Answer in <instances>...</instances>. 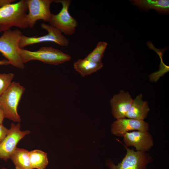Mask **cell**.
Here are the masks:
<instances>
[{
  "mask_svg": "<svg viewBox=\"0 0 169 169\" xmlns=\"http://www.w3.org/2000/svg\"><path fill=\"white\" fill-rule=\"evenodd\" d=\"M28 11L26 0L0 8V33L10 29L13 27L22 29L28 27L26 18Z\"/></svg>",
  "mask_w": 169,
  "mask_h": 169,
  "instance_id": "6da1fadb",
  "label": "cell"
},
{
  "mask_svg": "<svg viewBox=\"0 0 169 169\" xmlns=\"http://www.w3.org/2000/svg\"><path fill=\"white\" fill-rule=\"evenodd\" d=\"M19 29H9L0 36V52L9 64L22 69L25 66L19 53V43L23 35Z\"/></svg>",
  "mask_w": 169,
  "mask_h": 169,
  "instance_id": "7a4b0ae2",
  "label": "cell"
},
{
  "mask_svg": "<svg viewBox=\"0 0 169 169\" xmlns=\"http://www.w3.org/2000/svg\"><path fill=\"white\" fill-rule=\"evenodd\" d=\"M19 53L24 64L31 60H37L49 64L58 65L71 59L69 55L51 46L43 47L36 51L20 48Z\"/></svg>",
  "mask_w": 169,
  "mask_h": 169,
  "instance_id": "3957f363",
  "label": "cell"
},
{
  "mask_svg": "<svg viewBox=\"0 0 169 169\" xmlns=\"http://www.w3.org/2000/svg\"><path fill=\"white\" fill-rule=\"evenodd\" d=\"M25 90L19 83L13 82L0 96V107L3 111L5 118L15 122L21 121L17 108Z\"/></svg>",
  "mask_w": 169,
  "mask_h": 169,
  "instance_id": "277c9868",
  "label": "cell"
},
{
  "mask_svg": "<svg viewBox=\"0 0 169 169\" xmlns=\"http://www.w3.org/2000/svg\"><path fill=\"white\" fill-rule=\"evenodd\" d=\"M124 146L126 152L120 162L115 165L111 160L107 161L106 165L110 169H146L148 165L153 161L149 153L135 151Z\"/></svg>",
  "mask_w": 169,
  "mask_h": 169,
  "instance_id": "5b68a950",
  "label": "cell"
},
{
  "mask_svg": "<svg viewBox=\"0 0 169 169\" xmlns=\"http://www.w3.org/2000/svg\"><path fill=\"white\" fill-rule=\"evenodd\" d=\"M54 2L61 3L62 8L58 14H52L49 22V24L66 35H73L75 32L78 23L77 20L70 14L69 12L71 1L70 0H55Z\"/></svg>",
  "mask_w": 169,
  "mask_h": 169,
  "instance_id": "8992f818",
  "label": "cell"
},
{
  "mask_svg": "<svg viewBox=\"0 0 169 169\" xmlns=\"http://www.w3.org/2000/svg\"><path fill=\"white\" fill-rule=\"evenodd\" d=\"M41 27L48 32L47 34L40 36L31 37L23 35L19 42V48L23 49L30 45L44 42H54L63 47H67L69 45V40L56 28L44 23L41 24Z\"/></svg>",
  "mask_w": 169,
  "mask_h": 169,
  "instance_id": "52a82bcc",
  "label": "cell"
},
{
  "mask_svg": "<svg viewBox=\"0 0 169 169\" xmlns=\"http://www.w3.org/2000/svg\"><path fill=\"white\" fill-rule=\"evenodd\" d=\"M28 12L26 18L28 27L33 28L38 20L49 23L52 13L50 10L54 0H26Z\"/></svg>",
  "mask_w": 169,
  "mask_h": 169,
  "instance_id": "ba28073f",
  "label": "cell"
},
{
  "mask_svg": "<svg viewBox=\"0 0 169 169\" xmlns=\"http://www.w3.org/2000/svg\"><path fill=\"white\" fill-rule=\"evenodd\" d=\"M20 124L12 123L9 132L0 144V159L7 161L17 148L19 141L30 133L28 130L21 131Z\"/></svg>",
  "mask_w": 169,
  "mask_h": 169,
  "instance_id": "9c48e42d",
  "label": "cell"
},
{
  "mask_svg": "<svg viewBox=\"0 0 169 169\" xmlns=\"http://www.w3.org/2000/svg\"><path fill=\"white\" fill-rule=\"evenodd\" d=\"M125 146H134L137 151L147 152L154 144L153 137L148 131L127 132L123 136Z\"/></svg>",
  "mask_w": 169,
  "mask_h": 169,
  "instance_id": "30bf717a",
  "label": "cell"
},
{
  "mask_svg": "<svg viewBox=\"0 0 169 169\" xmlns=\"http://www.w3.org/2000/svg\"><path fill=\"white\" fill-rule=\"evenodd\" d=\"M149 126L148 123L144 120L125 118L116 119L113 122L111 131L115 136L123 137L125 133L131 131H148Z\"/></svg>",
  "mask_w": 169,
  "mask_h": 169,
  "instance_id": "8fae6325",
  "label": "cell"
},
{
  "mask_svg": "<svg viewBox=\"0 0 169 169\" xmlns=\"http://www.w3.org/2000/svg\"><path fill=\"white\" fill-rule=\"evenodd\" d=\"M133 100L129 93L122 90L118 94L114 95L110 101L114 117L116 119L126 118V114Z\"/></svg>",
  "mask_w": 169,
  "mask_h": 169,
  "instance_id": "7c38bea8",
  "label": "cell"
},
{
  "mask_svg": "<svg viewBox=\"0 0 169 169\" xmlns=\"http://www.w3.org/2000/svg\"><path fill=\"white\" fill-rule=\"evenodd\" d=\"M143 95L140 94L133 100L131 105L126 115V118L144 120L146 118L149 108L148 102L143 101Z\"/></svg>",
  "mask_w": 169,
  "mask_h": 169,
  "instance_id": "4fadbf2b",
  "label": "cell"
},
{
  "mask_svg": "<svg viewBox=\"0 0 169 169\" xmlns=\"http://www.w3.org/2000/svg\"><path fill=\"white\" fill-rule=\"evenodd\" d=\"M131 1L133 4L143 9H153L160 13L168 14L169 12L168 0H133Z\"/></svg>",
  "mask_w": 169,
  "mask_h": 169,
  "instance_id": "5bb4252c",
  "label": "cell"
},
{
  "mask_svg": "<svg viewBox=\"0 0 169 169\" xmlns=\"http://www.w3.org/2000/svg\"><path fill=\"white\" fill-rule=\"evenodd\" d=\"M103 66L102 62L96 63L85 58L78 59L74 64V69L83 77L97 72Z\"/></svg>",
  "mask_w": 169,
  "mask_h": 169,
  "instance_id": "9a60e30c",
  "label": "cell"
},
{
  "mask_svg": "<svg viewBox=\"0 0 169 169\" xmlns=\"http://www.w3.org/2000/svg\"><path fill=\"white\" fill-rule=\"evenodd\" d=\"M10 158L14 164L16 169H32L29 151L27 150L17 147Z\"/></svg>",
  "mask_w": 169,
  "mask_h": 169,
  "instance_id": "2e32d148",
  "label": "cell"
},
{
  "mask_svg": "<svg viewBox=\"0 0 169 169\" xmlns=\"http://www.w3.org/2000/svg\"><path fill=\"white\" fill-rule=\"evenodd\" d=\"M29 157L32 169H45L49 163L47 154L39 150L29 151Z\"/></svg>",
  "mask_w": 169,
  "mask_h": 169,
  "instance_id": "e0dca14e",
  "label": "cell"
},
{
  "mask_svg": "<svg viewBox=\"0 0 169 169\" xmlns=\"http://www.w3.org/2000/svg\"><path fill=\"white\" fill-rule=\"evenodd\" d=\"M108 44L105 42H99L94 50L85 58L86 59L96 63L102 62L104 53Z\"/></svg>",
  "mask_w": 169,
  "mask_h": 169,
  "instance_id": "ac0fdd59",
  "label": "cell"
},
{
  "mask_svg": "<svg viewBox=\"0 0 169 169\" xmlns=\"http://www.w3.org/2000/svg\"><path fill=\"white\" fill-rule=\"evenodd\" d=\"M14 76L12 73H0V96L10 85Z\"/></svg>",
  "mask_w": 169,
  "mask_h": 169,
  "instance_id": "d6986e66",
  "label": "cell"
},
{
  "mask_svg": "<svg viewBox=\"0 0 169 169\" xmlns=\"http://www.w3.org/2000/svg\"><path fill=\"white\" fill-rule=\"evenodd\" d=\"M9 129L4 127L2 124H0V144L4 140L8 135Z\"/></svg>",
  "mask_w": 169,
  "mask_h": 169,
  "instance_id": "ffe728a7",
  "label": "cell"
},
{
  "mask_svg": "<svg viewBox=\"0 0 169 169\" xmlns=\"http://www.w3.org/2000/svg\"><path fill=\"white\" fill-rule=\"evenodd\" d=\"M15 0H0V8L9 3H12Z\"/></svg>",
  "mask_w": 169,
  "mask_h": 169,
  "instance_id": "44dd1931",
  "label": "cell"
},
{
  "mask_svg": "<svg viewBox=\"0 0 169 169\" xmlns=\"http://www.w3.org/2000/svg\"><path fill=\"white\" fill-rule=\"evenodd\" d=\"M4 118L5 117L3 111L0 107V124H3V122Z\"/></svg>",
  "mask_w": 169,
  "mask_h": 169,
  "instance_id": "7402d4cb",
  "label": "cell"
},
{
  "mask_svg": "<svg viewBox=\"0 0 169 169\" xmlns=\"http://www.w3.org/2000/svg\"><path fill=\"white\" fill-rule=\"evenodd\" d=\"M8 64H9V63L6 59L0 60V65H8Z\"/></svg>",
  "mask_w": 169,
  "mask_h": 169,
  "instance_id": "603a6c76",
  "label": "cell"
},
{
  "mask_svg": "<svg viewBox=\"0 0 169 169\" xmlns=\"http://www.w3.org/2000/svg\"><path fill=\"white\" fill-rule=\"evenodd\" d=\"M7 169L5 167H3L1 169Z\"/></svg>",
  "mask_w": 169,
  "mask_h": 169,
  "instance_id": "cb8c5ba5",
  "label": "cell"
}]
</instances>
